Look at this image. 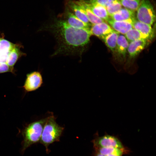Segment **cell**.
Masks as SVG:
<instances>
[{
    "instance_id": "cell-24",
    "label": "cell",
    "mask_w": 156,
    "mask_h": 156,
    "mask_svg": "<svg viewBox=\"0 0 156 156\" xmlns=\"http://www.w3.org/2000/svg\"><path fill=\"white\" fill-rule=\"evenodd\" d=\"M93 156H105L103 155H101L99 153L94 151V154H93Z\"/></svg>"
},
{
    "instance_id": "cell-8",
    "label": "cell",
    "mask_w": 156,
    "mask_h": 156,
    "mask_svg": "<svg viewBox=\"0 0 156 156\" xmlns=\"http://www.w3.org/2000/svg\"><path fill=\"white\" fill-rule=\"evenodd\" d=\"M90 31L92 35L102 39L107 34L116 31L105 22L98 24H92Z\"/></svg>"
},
{
    "instance_id": "cell-6",
    "label": "cell",
    "mask_w": 156,
    "mask_h": 156,
    "mask_svg": "<svg viewBox=\"0 0 156 156\" xmlns=\"http://www.w3.org/2000/svg\"><path fill=\"white\" fill-rule=\"evenodd\" d=\"M94 147H113L122 148L125 147L117 137L105 134L99 137L97 136L92 141Z\"/></svg>"
},
{
    "instance_id": "cell-11",
    "label": "cell",
    "mask_w": 156,
    "mask_h": 156,
    "mask_svg": "<svg viewBox=\"0 0 156 156\" xmlns=\"http://www.w3.org/2000/svg\"><path fill=\"white\" fill-rule=\"evenodd\" d=\"M94 151L104 155H113L118 156H122L124 154H128L129 150L126 147L120 148L113 147H94Z\"/></svg>"
},
{
    "instance_id": "cell-2",
    "label": "cell",
    "mask_w": 156,
    "mask_h": 156,
    "mask_svg": "<svg viewBox=\"0 0 156 156\" xmlns=\"http://www.w3.org/2000/svg\"><path fill=\"white\" fill-rule=\"evenodd\" d=\"M21 47L20 44L13 43L0 35V73H14L15 64L24 54Z\"/></svg>"
},
{
    "instance_id": "cell-9",
    "label": "cell",
    "mask_w": 156,
    "mask_h": 156,
    "mask_svg": "<svg viewBox=\"0 0 156 156\" xmlns=\"http://www.w3.org/2000/svg\"><path fill=\"white\" fill-rule=\"evenodd\" d=\"M132 20L116 21L110 18L107 21L115 31L119 33L125 35L133 28L131 23Z\"/></svg>"
},
{
    "instance_id": "cell-14",
    "label": "cell",
    "mask_w": 156,
    "mask_h": 156,
    "mask_svg": "<svg viewBox=\"0 0 156 156\" xmlns=\"http://www.w3.org/2000/svg\"><path fill=\"white\" fill-rule=\"evenodd\" d=\"M131 23L133 28L146 36L149 39L153 37V31L151 25L139 21L135 18L132 20Z\"/></svg>"
},
{
    "instance_id": "cell-21",
    "label": "cell",
    "mask_w": 156,
    "mask_h": 156,
    "mask_svg": "<svg viewBox=\"0 0 156 156\" xmlns=\"http://www.w3.org/2000/svg\"><path fill=\"white\" fill-rule=\"evenodd\" d=\"M122 6L135 11L139 6L142 0H119Z\"/></svg>"
},
{
    "instance_id": "cell-18",
    "label": "cell",
    "mask_w": 156,
    "mask_h": 156,
    "mask_svg": "<svg viewBox=\"0 0 156 156\" xmlns=\"http://www.w3.org/2000/svg\"><path fill=\"white\" fill-rule=\"evenodd\" d=\"M119 33L115 31L102 38L106 45L112 51L116 50L117 42Z\"/></svg>"
},
{
    "instance_id": "cell-23",
    "label": "cell",
    "mask_w": 156,
    "mask_h": 156,
    "mask_svg": "<svg viewBox=\"0 0 156 156\" xmlns=\"http://www.w3.org/2000/svg\"><path fill=\"white\" fill-rule=\"evenodd\" d=\"M114 0H86L84 1L88 3H96L105 7L108 5Z\"/></svg>"
},
{
    "instance_id": "cell-5",
    "label": "cell",
    "mask_w": 156,
    "mask_h": 156,
    "mask_svg": "<svg viewBox=\"0 0 156 156\" xmlns=\"http://www.w3.org/2000/svg\"><path fill=\"white\" fill-rule=\"evenodd\" d=\"M136 11L137 20L151 25L153 24L155 15L153 7L149 0H142Z\"/></svg>"
},
{
    "instance_id": "cell-10",
    "label": "cell",
    "mask_w": 156,
    "mask_h": 156,
    "mask_svg": "<svg viewBox=\"0 0 156 156\" xmlns=\"http://www.w3.org/2000/svg\"><path fill=\"white\" fill-rule=\"evenodd\" d=\"M147 40L141 39L130 42L127 49L130 57H135L144 49L146 44Z\"/></svg>"
},
{
    "instance_id": "cell-7",
    "label": "cell",
    "mask_w": 156,
    "mask_h": 156,
    "mask_svg": "<svg viewBox=\"0 0 156 156\" xmlns=\"http://www.w3.org/2000/svg\"><path fill=\"white\" fill-rule=\"evenodd\" d=\"M42 83V79L40 73L34 71L27 75L24 85L23 86L27 92L34 91L38 88Z\"/></svg>"
},
{
    "instance_id": "cell-19",
    "label": "cell",
    "mask_w": 156,
    "mask_h": 156,
    "mask_svg": "<svg viewBox=\"0 0 156 156\" xmlns=\"http://www.w3.org/2000/svg\"><path fill=\"white\" fill-rule=\"evenodd\" d=\"M129 44V42L125 35L119 34L116 44V50L118 53L125 57L127 51Z\"/></svg>"
},
{
    "instance_id": "cell-13",
    "label": "cell",
    "mask_w": 156,
    "mask_h": 156,
    "mask_svg": "<svg viewBox=\"0 0 156 156\" xmlns=\"http://www.w3.org/2000/svg\"><path fill=\"white\" fill-rule=\"evenodd\" d=\"M66 13V20L71 27L77 29H90V25L83 22L71 12L68 11Z\"/></svg>"
},
{
    "instance_id": "cell-12",
    "label": "cell",
    "mask_w": 156,
    "mask_h": 156,
    "mask_svg": "<svg viewBox=\"0 0 156 156\" xmlns=\"http://www.w3.org/2000/svg\"><path fill=\"white\" fill-rule=\"evenodd\" d=\"M110 18L116 21H132L135 18V11L125 8H122L119 11L110 16Z\"/></svg>"
},
{
    "instance_id": "cell-22",
    "label": "cell",
    "mask_w": 156,
    "mask_h": 156,
    "mask_svg": "<svg viewBox=\"0 0 156 156\" xmlns=\"http://www.w3.org/2000/svg\"><path fill=\"white\" fill-rule=\"evenodd\" d=\"M122 5L119 0H115L106 7L108 14L109 17L119 11L122 8Z\"/></svg>"
},
{
    "instance_id": "cell-20",
    "label": "cell",
    "mask_w": 156,
    "mask_h": 156,
    "mask_svg": "<svg viewBox=\"0 0 156 156\" xmlns=\"http://www.w3.org/2000/svg\"><path fill=\"white\" fill-rule=\"evenodd\" d=\"M125 36L128 41L130 42L139 39H149L146 36L133 28L128 32Z\"/></svg>"
},
{
    "instance_id": "cell-1",
    "label": "cell",
    "mask_w": 156,
    "mask_h": 156,
    "mask_svg": "<svg viewBox=\"0 0 156 156\" xmlns=\"http://www.w3.org/2000/svg\"><path fill=\"white\" fill-rule=\"evenodd\" d=\"M47 27L54 36L57 43V47L54 55L81 53L88 43L92 35L90 29L73 28L65 20L58 21Z\"/></svg>"
},
{
    "instance_id": "cell-4",
    "label": "cell",
    "mask_w": 156,
    "mask_h": 156,
    "mask_svg": "<svg viewBox=\"0 0 156 156\" xmlns=\"http://www.w3.org/2000/svg\"><path fill=\"white\" fill-rule=\"evenodd\" d=\"M64 128L56 122L53 116L47 118L40 142L45 147L47 152L51 144L60 140Z\"/></svg>"
},
{
    "instance_id": "cell-17",
    "label": "cell",
    "mask_w": 156,
    "mask_h": 156,
    "mask_svg": "<svg viewBox=\"0 0 156 156\" xmlns=\"http://www.w3.org/2000/svg\"><path fill=\"white\" fill-rule=\"evenodd\" d=\"M68 5L74 13L75 15L83 22L90 25L89 21L84 11L81 7L73 1H70L68 2Z\"/></svg>"
},
{
    "instance_id": "cell-16",
    "label": "cell",
    "mask_w": 156,
    "mask_h": 156,
    "mask_svg": "<svg viewBox=\"0 0 156 156\" xmlns=\"http://www.w3.org/2000/svg\"><path fill=\"white\" fill-rule=\"evenodd\" d=\"M86 3L88 8L97 17L107 21L110 18L105 7L96 3Z\"/></svg>"
},
{
    "instance_id": "cell-15",
    "label": "cell",
    "mask_w": 156,
    "mask_h": 156,
    "mask_svg": "<svg viewBox=\"0 0 156 156\" xmlns=\"http://www.w3.org/2000/svg\"><path fill=\"white\" fill-rule=\"evenodd\" d=\"M83 10L90 22L92 24H96L105 22V21L95 15L88 7L84 0L75 1Z\"/></svg>"
},
{
    "instance_id": "cell-3",
    "label": "cell",
    "mask_w": 156,
    "mask_h": 156,
    "mask_svg": "<svg viewBox=\"0 0 156 156\" xmlns=\"http://www.w3.org/2000/svg\"><path fill=\"white\" fill-rule=\"evenodd\" d=\"M47 119H42L31 123L23 130V152L32 144L40 142Z\"/></svg>"
}]
</instances>
